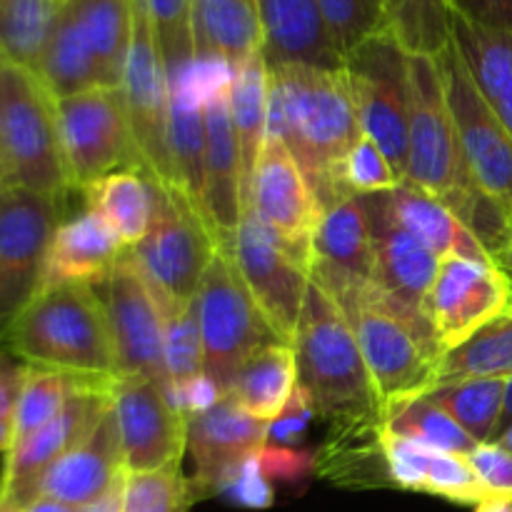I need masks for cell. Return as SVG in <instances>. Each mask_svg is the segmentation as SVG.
Wrapping results in <instances>:
<instances>
[{"label": "cell", "mask_w": 512, "mask_h": 512, "mask_svg": "<svg viewBox=\"0 0 512 512\" xmlns=\"http://www.w3.org/2000/svg\"><path fill=\"white\" fill-rule=\"evenodd\" d=\"M268 88V133L288 145L323 210L353 195L343 185V160L363 130L345 68L268 65Z\"/></svg>", "instance_id": "1"}, {"label": "cell", "mask_w": 512, "mask_h": 512, "mask_svg": "<svg viewBox=\"0 0 512 512\" xmlns=\"http://www.w3.org/2000/svg\"><path fill=\"white\" fill-rule=\"evenodd\" d=\"M410 128L405 183L448 205L490 258L503 250L512 218L475 185L433 55H410Z\"/></svg>", "instance_id": "2"}, {"label": "cell", "mask_w": 512, "mask_h": 512, "mask_svg": "<svg viewBox=\"0 0 512 512\" xmlns=\"http://www.w3.org/2000/svg\"><path fill=\"white\" fill-rule=\"evenodd\" d=\"M3 348L23 365L58 370L88 383L118 378L108 313L93 285L65 283L40 290Z\"/></svg>", "instance_id": "3"}, {"label": "cell", "mask_w": 512, "mask_h": 512, "mask_svg": "<svg viewBox=\"0 0 512 512\" xmlns=\"http://www.w3.org/2000/svg\"><path fill=\"white\" fill-rule=\"evenodd\" d=\"M298 385L315 415L335 425L383 420L378 390L360 353L358 338L333 298L310 280L293 340Z\"/></svg>", "instance_id": "4"}, {"label": "cell", "mask_w": 512, "mask_h": 512, "mask_svg": "<svg viewBox=\"0 0 512 512\" xmlns=\"http://www.w3.org/2000/svg\"><path fill=\"white\" fill-rule=\"evenodd\" d=\"M358 338L383 408L438 385L440 353L430 323L390 300L375 283L330 295Z\"/></svg>", "instance_id": "5"}, {"label": "cell", "mask_w": 512, "mask_h": 512, "mask_svg": "<svg viewBox=\"0 0 512 512\" xmlns=\"http://www.w3.org/2000/svg\"><path fill=\"white\" fill-rule=\"evenodd\" d=\"M0 148L3 183L63 200L70 193L58 100L38 73L0 55Z\"/></svg>", "instance_id": "6"}, {"label": "cell", "mask_w": 512, "mask_h": 512, "mask_svg": "<svg viewBox=\"0 0 512 512\" xmlns=\"http://www.w3.org/2000/svg\"><path fill=\"white\" fill-rule=\"evenodd\" d=\"M148 180L153 195L150 228L125 253L145 275L155 298L188 303L198 295L205 270L218 253V238L198 203L180 185H163L150 175Z\"/></svg>", "instance_id": "7"}, {"label": "cell", "mask_w": 512, "mask_h": 512, "mask_svg": "<svg viewBox=\"0 0 512 512\" xmlns=\"http://www.w3.org/2000/svg\"><path fill=\"white\" fill-rule=\"evenodd\" d=\"M195 300L203 335L205 375L218 385L220 393L228 395L230 383L245 360L265 345L283 340L260 313L233 260L220 245L213 263L205 270Z\"/></svg>", "instance_id": "8"}, {"label": "cell", "mask_w": 512, "mask_h": 512, "mask_svg": "<svg viewBox=\"0 0 512 512\" xmlns=\"http://www.w3.org/2000/svg\"><path fill=\"white\" fill-rule=\"evenodd\" d=\"M63 200L0 185V345L45 285L48 250Z\"/></svg>", "instance_id": "9"}, {"label": "cell", "mask_w": 512, "mask_h": 512, "mask_svg": "<svg viewBox=\"0 0 512 512\" xmlns=\"http://www.w3.org/2000/svg\"><path fill=\"white\" fill-rule=\"evenodd\" d=\"M410 55L383 30L365 40L345 58L350 95L360 130L383 148L405 180L410 128Z\"/></svg>", "instance_id": "10"}, {"label": "cell", "mask_w": 512, "mask_h": 512, "mask_svg": "<svg viewBox=\"0 0 512 512\" xmlns=\"http://www.w3.org/2000/svg\"><path fill=\"white\" fill-rule=\"evenodd\" d=\"M120 90L138 148L140 168L158 183L180 185L173 150H170L168 75H165L163 55L155 43L145 0H133V35H130L128 63H125Z\"/></svg>", "instance_id": "11"}, {"label": "cell", "mask_w": 512, "mask_h": 512, "mask_svg": "<svg viewBox=\"0 0 512 512\" xmlns=\"http://www.w3.org/2000/svg\"><path fill=\"white\" fill-rule=\"evenodd\" d=\"M463 158L475 185L512 218V135L450 43L435 55Z\"/></svg>", "instance_id": "12"}, {"label": "cell", "mask_w": 512, "mask_h": 512, "mask_svg": "<svg viewBox=\"0 0 512 512\" xmlns=\"http://www.w3.org/2000/svg\"><path fill=\"white\" fill-rule=\"evenodd\" d=\"M58 125L73 190L88 188L120 168H140L120 88H98L58 100Z\"/></svg>", "instance_id": "13"}, {"label": "cell", "mask_w": 512, "mask_h": 512, "mask_svg": "<svg viewBox=\"0 0 512 512\" xmlns=\"http://www.w3.org/2000/svg\"><path fill=\"white\" fill-rule=\"evenodd\" d=\"M220 248L230 255L270 328L283 343L293 345L308 295L310 270L260 223L250 205H245L238 230L223 240Z\"/></svg>", "instance_id": "14"}, {"label": "cell", "mask_w": 512, "mask_h": 512, "mask_svg": "<svg viewBox=\"0 0 512 512\" xmlns=\"http://www.w3.org/2000/svg\"><path fill=\"white\" fill-rule=\"evenodd\" d=\"M510 283L493 260L443 258L425 298V318L440 353L460 348L508 313Z\"/></svg>", "instance_id": "15"}, {"label": "cell", "mask_w": 512, "mask_h": 512, "mask_svg": "<svg viewBox=\"0 0 512 512\" xmlns=\"http://www.w3.org/2000/svg\"><path fill=\"white\" fill-rule=\"evenodd\" d=\"M95 290L108 313L118 378H145L168 388L163 313L150 283L125 250Z\"/></svg>", "instance_id": "16"}, {"label": "cell", "mask_w": 512, "mask_h": 512, "mask_svg": "<svg viewBox=\"0 0 512 512\" xmlns=\"http://www.w3.org/2000/svg\"><path fill=\"white\" fill-rule=\"evenodd\" d=\"M248 205L260 223L310 270L313 238L323 218V203L278 135L268 133L265 138L255 163Z\"/></svg>", "instance_id": "17"}, {"label": "cell", "mask_w": 512, "mask_h": 512, "mask_svg": "<svg viewBox=\"0 0 512 512\" xmlns=\"http://www.w3.org/2000/svg\"><path fill=\"white\" fill-rule=\"evenodd\" d=\"M110 398L123 445L125 473H153L183 463V453L188 450V418L175 408L165 385L145 378H115Z\"/></svg>", "instance_id": "18"}, {"label": "cell", "mask_w": 512, "mask_h": 512, "mask_svg": "<svg viewBox=\"0 0 512 512\" xmlns=\"http://www.w3.org/2000/svg\"><path fill=\"white\" fill-rule=\"evenodd\" d=\"M203 115V213L220 245L238 230L245 213L243 160L230 113V65H223L210 80Z\"/></svg>", "instance_id": "19"}, {"label": "cell", "mask_w": 512, "mask_h": 512, "mask_svg": "<svg viewBox=\"0 0 512 512\" xmlns=\"http://www.w3.org/2000/svg\"><path fill=\"white\" fill-rule=\"evenodd\" d=\"M110 385L113 383L80 385L68 405L45 428L3 455L0 498L13 500L18 505H28L33 500L35 488L50 465L63 458L73 445H78L85 433L98 423L100 415L110 408L113 403Z\"/></svg>", "instance_id": "20"}, {"label": "cell", "mask_w": 512, "mask_h": 512, "mask_svg": "<svg viewBox=\"0 0 512 512\" xmlns=\"http://www.w3.org/2000/svg\"><path fill=\"white\" fill-rule=\"evenodd\" d=\"M268 423L245 413L230 395H223L205 413L188 420V450L195 475L190 478L195 500L225 493L233 475L258 458L268 445Z\"/></svg>", "instance_id": "21"}, {"label": "cell", "mask_w": 512, "mask_h": 512, "mask_svg": "<svg viewBox=\"0 0 512 512\" xmlns=\"http://www.w3.org/2000/svg\"><path fill=\"white\" fill-rule=\"evenodd\" d=\"M375 245L363 195H345L323 210L313 238L310 280L328 295L373 283Z\"/></svg>", "instance_id": "22"}, {"label": "cell", "mask_w": 512, "mask_h": 512, "mask_svg": "<svg viewBox=\"0 0 512 512\" xmlns=\"http://www.w3.org/2000/svg\"><path fill=\"white\" fill-rule=\"evenodd\" d=\"M368 208L370 233L375 245V275L373 283L403 305L410 313L425 318V298L438 273L440 258L420 243L415 235L400 228L385 208V193L363 195ZM428 320V318H425Z\"/></svg>", "instance_id": "23"}, {"label": "cell", "mask_w": 512, "mask_h": 512, "mask_svg": "<svg viewBox=\"0 0 512 512\" xmlns=\"http://www.w3.org/2000/svg\"><path fill=\"white\" fill-rule=\"evenodd\" d=\"M123 475V445H120L118 423H115L113 403H110V408L100 415L85 438L50 465L48 473L40 478L33 498L45 495V498L63 500L75 508L88 510Z\"/></svg>", "instance_id": "24"}, {"label": "cell", "mask_w": 512, "mask_h": 512, "mask_svg": "<svg viewBox=\"0 0 512 512\" xmlns=\"http://www.w3.org/2000/svg\"><path fill=\"white\" fill-rule=\"evenodd\" d=\"M258 15L268 65L290 63L328 70L345 65L315 0H258Z\"/></svg>", "instance_id": "25"}, {"label": "cell", "mask_w": 512, "mask_h": 512, "mask_svg": "<svg viewBox=\"0 0 512 512\" xmlns=\"http://www.w3.org/2000/svg\"><path fill=\"white\" fill-rule=\"evenodd\" d=\"M118 235L93 210L83 208L73 218L63 220L53 235L45 265V285L83 283L100 285L118 265L123 255Z\"/></svg>", "instance_id": "26"}, {"label": "cell", "mask_w": 512, "mask_h": 512, "mask_svg": "<svg viewBox=\"0 0 512 512\" xmlns=\"http://www.w3.org/2000/svg\"><path fill=\"white\" fill-rule=\"evenodd\" d=\"M388 215L408 230L410 235L428 245L440 260L443 258H470L493 260L480 240L470 233L468 225L433 195L423 193L415 185L403 183L393 193H385Z\"/></svg>", "instance_id": "27"}, {"label": "cell", "mask_w": 512, "mask_h": 512, "mask_svg": "<svg viewBox=\"0 0 512 512\" xmlns=\"http://www.w3.org/2000/svg\"><path fill=\"white\" fill-rule=\"evenodd\" d=\"M198 60H220L235 68L263 50L258 0H193Z\"/></svg>", "instance_id": "28"}, {"label": "cell", "mask_w": 512, "mask_h": 512, "mask_svg": "<svg viewBox=\"0 0 512 512\" xmlns=\"http://www.w3.org/2000/svg\"><path fill=\"white\" fill-rule=\"evenodd\" d=\"M450 35L475 85L512 135V33L480 28L453 15Z\"/></svg>", "instance_id": "29"}, {"label": "cell", "mask_w": 512, "mask_h": 512, "mask_svg": "<svg viewBox=\"0 0 512 512\" xmlns=\"http://www.w3.org/2000/svg\"><path fill=\"white\" fill-rule=\"evenodd\" d=\"M298 388V360L293 345L273 343L250 355L235 373L228 395L260 423L273 425Z\"/></svg>", "instance_id": "30"}, {"label": "cell", "mask_w": 512, "mask_h": 512, "mask_svg": "<svg viewBox=\"0 0 512 512\" xmlns=\"http://www.w3.org/2000/svg\"><path fill=\"white\" fill-rule=\"evenodd\" d=\"M230 113H233L240 160H243V188L245 205H248L255 163H258L265 138H268L270 88L268 60H265L263 50L230 68Z\"/></svg>", "instance_id": "31"}, {"label": "cell", "mask_w": 512, "mask_h": 512, "mask_svg": "<svg viewBox=\"0 0 512 512\" xmlns=\"http://www.w3.org/2000/svg\"><path fill=\"white\" fill-rule=\"evenodd\" d=\"M85 208L98 213L125 250L145 238L153 215L150 180L143 168H120L80 190Z\"/></svg>", "instance_id": "32"}, {"label": "cell", "mask_w": 512, "mask_h": 512, "mask_svg": "<svg viewBox=\"0 0 512 512\" xmlns=\"http://www.w3.org/2000/svg\"><path fill=\"white\" fill-rule=\"evenodd\" d=\"M78 23L105 88H120L133 35V0H65Z\"/></svg>", "instance_id": "33"}, {"label": "cell", "mask_w": 512, "mask_h": 512, "mask_svg": "<svg viewBox=\"0 0 512 512\" xmlns=\"http://www.w3.org/2000/svg\"><path fill=\"white\" fill-rule=\"evenodd\" d=\"M35 73L43 80L45 88L53 93L55 100L105 88L98 63H95L65 0L60 3L58 18H55Z\"/></svg>", "instance_id": "34"}, {"label": "cell", "mask_w": 512, "mask_h": 512, "mask_svg": "<svg viewBox=\"0 0 512 512\" xmlns=\"http://www.w3.org/2000/svg\"><path fill=\"white\" fill-rule=\"evenodd\" d=\"M505 390H508V378H468L435 385L428 395L475 443L483 445L498 440Z\"/></svg>", "instance_id": "35"}, {"label": "cell", "mask_w": 512, "mask_h": 512, "mask_svg": "<svg viewBox=\"0 0 512 512\" xmlns=\"http://www.w3.org/2000/svg\"><path fill=\"white\" fill-rule=\"evenodd\" d=\"M88 380L70 378L58 370H45L25 365L23 380H20L18 398L13 410V433H10V448L28 440L40 428L50 423L60 410L68 405L75 390ZM8 448V450H10Z\"/></svg>", "instance_id": "36"}, {"label": "cell", "mask_w": 512, "mask_h": 512, "mask_svg": "<svg viewBox=\"0 0 512 512\" xmlns=\"http://www.w3.org/2000/svg\"><path fill=\"white\" fill-rule=\"evenodd\" d=\"M512 375V305L508 313L480 330L473 340L450 350L440 360V383L468 378H510Z\"/></svg>", "instance_id": "37"}, {"label": "cell", "mask_w": 512, "mask_h": 512, "mask_svg": "<svg viewBox=\"0 0 512 512\" xmlns=\"http://www.w3.org/2000/svg\"><path fill=\"white\" fill-rule=\"evenodd\" d=\"M385 30L408 55H438L453 43L448 0H383Z\"/></svg>", "instance_id": "38"}, {"label": "cell", "mask_w": 512, "mask_h": 512, "mask_svg": "<svg viewBox=\"0 0 512 512\" xmlns=\"http://www.w3.org/2000/svg\"><path fill=\"white\" fill-rule=\"evenodd\" d=\"M63 0H0V55L23 68H38Z\"/></svg>", "instance_id": "39"}, {"label": "cell", "mask_w": 512, "mask_h": 512, "mask_svg": "<svg viewBox=\"0 0 512 512\" xmlns=\"http://www.w3.org/2000/svg\"><path fill=\"white\" fill-rule=\"evenodd\" d=\"M383 425L393 433L420 440L445 453L470 455L478 448V443L428 393L383 408Z\"/></svg>", "instance_id": "40"}, {"label": "cell", "mask_w": 512, "mask_h": 512, "mask_svg": "<svg viewBox=\"0 0 512 512\" xmlns=\"http://www.w3.org/2000/svg\"><path fill=\"white\" fill-rule=\"evenodd\" d=\"M145 3L153 23L155 43L163 55L168 88H175L198 68L193 0H145Z\"/></svg>", "instance_id": "41"}, {"label": "cell", "mask_w": 512, "mask_h": 512, "mask_svg": "<svg viewBox=\"0 0 512 512\" xmlns=\"http://www.w3.org/2000/svg\"><path fill=\"white\" fill-rule=\"evenodd\" d=\"M158 305L160 313H163L168 390H173L205 375V350L203 335H200L198 300L193 298L188 303L158 300Z\"/></svg>", "instance_id": "42"}, {"label": "cell", "mask_w": 512, "mask_h": 512, "mask_svg": "<svg viewBox=\"0 0 512 512\" xmlns=\"http://www.w3.org/2000/svg\"><path fill=\"white\" fill-rule=\"evenodd\" d=\"M193 503V488L180 463L153 473H125L123 512H188Z\"/></svg>", "instance_id": "43"}, {"label": "cell", "mask_w": 512, "mask_h": 512, "mask_svg": "<svg viewBox=\"0 0 512 512\" xmlns=\"http://www.w3.org/2000/svg\"><path fill=\"white\" fill-rule=\"evenodd\" d=\"M315 3L343 60L358 45L385 30L383 0H315Z\"/></svg>", "instance_id": "44"}, {"label": "cell", "mask_w": 512, "mask_h": 512, "mask_svg": "<svg viewBox=\"0 0 512 512\" xmlns=\"http://www.w3.org/2000/svg\"><path fill=\"white\" fill-rule=\"evenodd\" d=\"M403 183L405 180L393 168L383 148L365 133H360V138L355 140L343 160L345 190L353 195H380L393 193Z\"/></svg>", "instance_id": "45"}, {"label": "cell", "mask_w": 512, "mask_h": 512, "mask_svg": "<svg viewBox=\"0 0 512 512\" xmlns=\"http://www.w3.org/2000/svg\"><path fill=\"white\" fill-rule=\"evenodd\" d=\"M423 493L458 505H478L490 498V490L480 483L468 458L445 450H433Z\"/></svg>", "instance_id": "46"}, {"label": "cell", "mask_w": 512, "mask_h": 512, "mask_svg": "<svg viewBox=\"0 0 512 512\" xmlns=\"http://www.w3.org/2000/svg\"><path fill=\"white\" fill-rule=\"evenodd\" d=\"M490 495H512V453L500 443H483L465 455Z\"/></svg>", "instance_id": "47"}, {"label": "cell", "mask_w": 512, "mask_h": 512, "mask_svg": "<svg viewBox=\"0 0 512 512\" xmlns=\"http://www.w3.org/2000/svg\"><path fill=\"white\" fill-rule=\"evenodd\" d=\"M260 455L250 458L225 488V495H230L235 503L245 505V508H268L273 503V488H270L268 475L260 463Z\"/></svg>", "instance_id": "48"}, {"label": "cell", "mask_w": 512, "mask_h": 512, "mask_svg": "<svg viewBox=\"0 0 512 512\" xmlns=\"http://www.w3.org/2000/svg\"><path fill=\"white\" fill-rule=\"evenodd\" d=\"M23 368L25 365L0 345V455L8 453L10 448L13 410L20 390V380H23Z\"/></svg>", "instance_id": "49"}, {"label": "cell", "mask_w": 512, "mask_h": 512, "mask_svg": "<svg viewBox=\"0 0 512 512\" xmlns=\"http://www.w3.org/2000/svg\"><path fill=\"white\" fill-rule=\"evenodd\" d=\"M450 13L480 28L512 33V0H448Z\"/></svg>", "instance_id": "50"}, {"label": "cell", "mask_w": 512, "mask_h": 512, "mask_svg": "<svg viewBox=\"0 0 512 512\" xmlns=\"http://www.w3.org/2000/svg\"><path fill=\"white\" fill-rule=\"evenodd\" d=\"M313 415H315L313 405H310L305 390L298 385L293 393V398H290L288 408H285L283 415H280V418L270 425L268 443L270 440H278V443H293V440H298L300 435L305 433V428H308V423Z\"/></svg>", "instance_id": "51"}, {"label": "cell", "mask_w": 512, "mask_h": 512, "mask_svg": "<svg viewBox=\"0 0 512 512\" xmlns=\"http://www.w3.org/2000/svg\"><path fill=\"white\" fill-rule=\"evenodd\" d=\"M123 490H125V475L98 500L90 505L85 512H123Z\"/></svg>", "instance_id": "52"}, {"label": "cell", "mask_w": 512, "mask_h": 512, "mask_svg": "<svg viewBox=\"0 0 512 512\" xmlns=\"http://www.w3.org/2000/svg\"><path fill=\"white\" fill-rule=\"evenodd\" d=\"M23 512H85L83 508H75V505L63 503V500L45 498V495H38V498L30 500L28 505H23Z\"/></svg>", "instance_id": "53"}, {"label": "cell", "mask_w": 512, "mask_h": 512, "mask_svg": "<svg viewBox=\"0 0 512 512\" xmlns=\"http://www.w3.org/2000/svg\"><path fill=\"white\" fill-rule=\"evenodd\" d=\"M493 263L498 265V268L503 270L505 278H508V283H510V295H512V225H510V235H508V240H505L503 250H500V253L495 255ZM510 305H512V303H510Z\"/></svg>", "instance_id": "54"}, {"label": "cell", "mask_w": 512, "mask_h": 512, "mask_svg": "<svg viewBox=\"0 0 512 512\" xmlns=\"http://www.w3.org/2000/svg\"><path fill=\"white\" fill-rule=\"evenodd\" d=\"M475 512H512V495H490L475 505Z\"/></svg>", "instance_id": "55"}, {"label": "cell", "mask_w": 512, "mask_h": 512, "mask_svg": "<svg viewBox=\"0 0 512 512\" xmlns=\"http://www.w3.org/2000/svg\"><path fill=\"white\" fill-rule=\"evenodd\" d=\"M508 428H512V375L508 378V390H505V408H503V420H500V435H503Z\"/></svg>", "instance_id": "56"}, {"label": "cell", "mask_w": 512, "mask_h": 512, "mask_svg": "<svg viewBox=\"0 0 512 512\" xmlns=\"http://www.w3.org/2000/svg\"><path fill=\"white\" fill-rule=\"evenodd\" d=\"M0 512H23V505L13 503V500L0 498Z\"/></svg>", "instance_id": "57"}, {"label": "cell", "mask_w": 512, "mask_h": 512, "mask_svg": "<svg viewBox=\"0 0 512 512\" xmlns=\"http://www.w3.org/2000/svg\"><path fill=\"white\" fill-rule=\"evenodd\" d=\"M495 443H500V445H503V448H508V450H510V453H512V428H508V430H505V433H503V435H500V438H498V440H495Z\"/></svg>", "instance_id": "58"}, {"label": "cell", "mask_w": 512, "mask_h": 512, "mask_svg": "<svg viewBox=\"0 0 512 512\" xmlns=\"http://www.w3.org/2000/svg\"><path fill=\"white\" fill-rule=\"evenodd\" d=\"M0 183H3V148H0Z\"/></svg>", "instance_id": "59"}]
</instances>
